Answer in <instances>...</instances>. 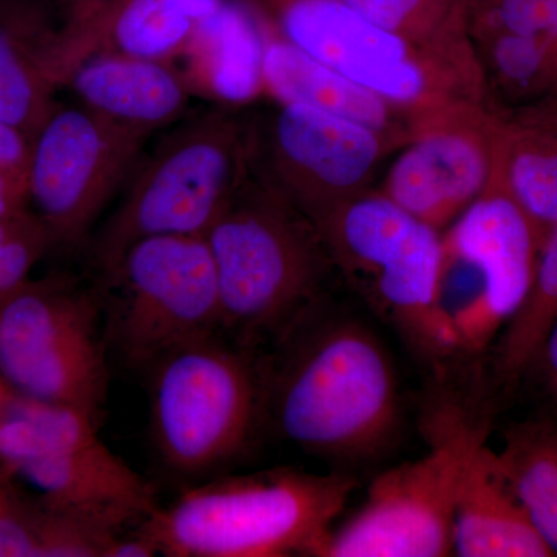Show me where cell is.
<instances>
[{
  "instance_id": "obj_7",
  "label": "cell",
  "mask_w": 557,
  "mask_h": 557,
  "mask_svg": "<svg viewBox=\"0 0 557 557\" xmlns=\"http://www.w3.org/2000/svg\"><path fill=\"white\" fill-rule=\"evenodd\" d=\"M0 465L47 507L119 533L159 507L148 480L98 437V421L70 406L13 395L0 420Z\"/></svg>"
},
{
  "instance_id": "obj_18",
  "label": "cell",
  "mask_w": 557,
  "mask_h": 557,
  "mask_svg": "<svg viewBox=\"0 0 557 557\" xmlns=\"http://www.w3.org/2000/svg\"><path fill=\"white\" fill-rule=\"evenodd\" d=\"M64 89L102 119L148 138L193 112L194 94L174 62L102 51L81 62Z\"/></svg>"
},
{
  "instance_id": "obj_3",
  "label": "cell",
  "mask_w": 557,
  "mask_h": 557,
  "mask_svg": "<svg viewBox=\"0 0 557 557\" xmlns=\"http://www.w3.org/2000/svg\"><path fill=\"white\" fill-rule=\"evenodd\" d=\"M357 480L293 468L208 480L157 507L138 533L168 557L318 556Z\"/></svg>"
},
{
  "instance_id": "obj_4",
  "label": "cell",
  "mask_w": 557,
  "mask_h": 557,
  "mask_svg": "<svg viewBox=\"0 0 557 557\" xmlns=\"http://www.w3.org/2000/svg\"><path fill=\"white\" fill-rule=\"evenodd\" d=\"M248 115L247 108L218 104L193 110L145 150L89 239L102 278L139 240L207 234L251 168L255 116Z\"/></svg>"
},
{
  "instance_id": "obj_9",
  "label": "cell",
  "mask_w": 557,
  "mask_h": 557,
  "mask_svg": "<svg viewBox=\"0 0 557 557\" xmlns=\"http://www.w3.org/2000/svg\"><path fill=\"white\" fill-rule=\"evenodd\" d=\"M274 35L375 91L413 121L485 94L448 65L376 27L346 0H242Z\"/></svg>"
},
{
  "instance_id": "obj_22",
  "label": "cell",
  "mask_w": 557,
  "mask_h": 557,
  "mask_svg": "<svg viewBox=\"0 0 557 557\" xmlns=\"http://www.w3.org/2000/svg\"><path fill=\"white\" fill-rule=\"evenodd\" d=\"M225 0H98L94 54L102 51L175 62ZM91 54V57H94Z\"/></svg>"
},
{
  "instance_id": "obj_24",
  "label": "cell",
  "mask_w": 557,
  "mask_h": 557,
  "mask_svg": "<svg viewBox=\"0 0 557 557\" xmlns=\"http://www.w3.org/2000/svg\"><path fill=\"white\" fill-rule=\"evenodd\" d=\"M474 44L487 108L497 112L557 108L556 36L496 35Z\"/></svg>"
},
{
  "instance_id": "obj_21",
  "label": "cell",
  "mask_w": 557,
  "mask_h": 557,
  "mask_svg": "<svg viewBox=\"0 0 557 557\" xmlns=\"http://www.w3.org/2000/svg\"><path fill=\"white\" fill-rule=\"evenodd\" d=\"M493 112L491 182L525 212L542 247L557 223V108Z\"/></svg>"
},
{
  "instance_id": "obj_27",
  "label": "cell",
  "mask_w": 557,
  "mask_h": 557,
  "mask_svg": "<svg viewBox=\"0 0 557 557\" xmlns=\"http://www.w3.org/2000/svg\"><path fill=\"white\" fill-rule=\"evenodd\" d=\"M472 39L496 35L556 36L557 0H478L471 5Z\"/></svg>"
},
{
  "instance_id": "obj_33",
  "label": "cell",
  "mask_w": 557,
  "mask_h": 557,
  "mask_svg": "<svg viewBox=\"0 0 557 557\" xmlns=\"http://www.w3.org/2000/svg\"><path fill=\"white\" fill-rule=\"evenodd\" d=\"M469 5H472V3L478 2V0H468Z\"/></svg>"
},
{
  "instance_id": "obj_13",
  "label": "cell",
  "mask_w": 557,
  "mask_h": 557,
  "mask_svg": "<svg viewBox=\"0 0 557 557\" xmlns=\"http://www.w3.org/2000/svg\"><path fill=\"white\" fill-rule=\"evenodd\" d=\"M150 138L79 102H57L30 138L28 208L53 245L89 242L137 168Z\"/></svg>"
},
{
  "instance_id": "obj_26",
  "label": "cell",
  "mask_w": 557,
  "mask_h": 557,
  "mask_svg": "<svg viewBox=\"0 0 557 557\" xmlns=\"http://www.w3.org/2000/svg\"><path fill=\"white\" fill-rule=\"evenodd\" d=\"M556 319L557 223L539 249L525 299L498 338L496 368L504 379H518L534 364Z\"/></svg>"
},
{
  "instance_id": "obj_28",
  "label": "cell",
  "mask_w": 557,
  "mask_h": 557,
  "mask_svg": "<svg viewBox=\"0 0 557 557\" xmlns=\"http://www.w3.org/2000/svg\"><path fill=\"white\" fill-rule=\"evenodd\" d=\"M50 247V234L32 212L0 219V304L30 278L33 267Z\"/></svg>"
},
{
  "instance_id": "obj_15",
  "label": "cell",
  "mask_w": 557,
  "mask_h": 557,
  "mask_svg": "<svg viewBox=\"0 0 557 557\" xmlns=\"http://www.w3.org/2000/svg\"><path fill=\"white\" fill-rule=\"evenodd\" d=\"M493 170L494 112L461 102L413 121L381 193L443 233L482 196Z\"/></svg>"
},
{
  "instance_id": "obj_29",
  "label": "cell",
  "mask_w": 557,
  "mask_h": 557,
  "mask_svg": "<svg viewBox=\"0 0 557 557\" xmlns=\"http://www.w3.org/2000/svg\"><path fill=\"white\" fill-rule=\"evenodd\" d=\"M30 214L25 174L0 164V219Z\"/></svg>"
},
{
  "instance_id": "obj_10",
  "label": "cell",
  "mask_w": 557,
  "mask_h": 557,
  "mask_svg": "<svg viewBox=\"0 0 557 557\" xmlns=\"http://www.w3.org/2000/svg\"><path fill=\"white\" fill-rule=\"evenodd\" d=\"M112 293L106 335L134 366L222 333L214 262L203 236L150 237L132 245L104 277Z\"/></svg>"
},
{
  "instance_id": "obj_23",
  "label": "cell",
  "mask_w": 557,
  "mask_h": 557,
  "mask_svg": "<svg viewBox=\"0 0 557 557\" xmlns=\"http://www.w3.org/2000/svg\"><path fill=\"white\" fill-rule=\"evenodd\" d=\"M366 20L448 65L483 90L468 0H346Z\"/></svg>"
},
{
  "instance_id": "obj_30",
  "label": "cell",
  "mask_w": 557,
  "mask_h": 557,
  "mask_svg": "<svg viewBox=\"0 0 557 557\" xmlns=\"http://www.w3.org/2000/svg\"><path fill=\"white\" fill-rule=\"evenodd\" d=\"M30 139L16 127L0 120V164L22 174H27Z\"/></svg>"
},
{
  "instance_id": "obj_14",
  "label": "cell",
  "mask_w": 557,
  "mask_h": 557,
  "mask_svg": "<svg viewBox=\"0 0 557 557\" xmlns=\"http://www.w3.org/2000/svg\"><path fill=\"white\" fill-rule=\"evenodd\" d=\"M397 143L357 121L302 104L255 116V160L267 177L317 222L370 190Z\"/></svg>"
},
{
  "instance_id": "obj_6",
  "label": "cell",
  "mask_w": 557,
  "mask_h": 557,
  "mask_svg": "<svg viewBox=\"0 0 557 557\" xmlns=\"http://www.w3.org/2000/svg\"><path fill=\"white\" fill-rule=\"evenodd\" d=\"M150 372L153 445L171 471L201 478L248 448L265 417L267 372L247 346L219 333L172 350Z\"/></svg>"
},
{
  "instance_id": "obj_5",
  "label": "cell",
  "mask_w": 557,
  "mask_h": 557,
  "mask_svg": "<svg viewBox=\"0 0 557 557\" xmlns=\"http://www.w3.org/2000/svg\"><path fill=\"white\" fill-rule=\"evenodd\" d=\"M335 270L418 357L458 354L442 307L443 234L381 190H366L317 220Z\"/></svg>"
},
{
  "instance_id": "obj_12",
  "label": "cell",
  "mask_w": 557,
  "mask_h": 557,
  "mask_svg": "<svg viewBox=\"0 0 557 557\" xmlns=\"http://www.w3.org/2000/svg\"><path fill=\"white\" fill-rule=\"evenodd\" d=\"M456 408L434 413L429 450L373 480L368 497L318 557H443L454 555V527L465 426Z\"/></svg>"
},
{
  "instance_id": "obj_16",
  "label": "cell",
  "mask_w": 557,
  "mask_h": 557,
  "mask_svg": "<svg viewBox=\"0 0 557 557\" xmlns=\"http://www.w3.org/2000/svg\"><path fill=\"white\" fill-rule=\"evenodd\" d=\"M84 0H0V120L28 139L86 60Z\"/></svg>"
},
{
  "instance_id": "obj_20",
  "label": "cell",
  "mask_w": 557,
  "mask_h": 557,
  "mask_svg": "<svg viewBox=\"0 0 557 557\" xmlns=\"http://www.w3.org/2000/svg\"><path fill=\"white\" fill-rule=\"evenodd\" d=\"M263 84L265 94L281 104L309 106L357 121L386 135L397 143L399 149L412 135L413 120L409 113L285 42L269 27L263 57Z\"/></svg>"
},
{
  "instance_id": "obj_31",
  "label": "cell",
  "mask_w": 557,
  "mask_h": 557,
  "mask_svg": "<svg viewBox=\"0 0 557 557\" xmlns=\"http://www.w3.org/2000/svg\"><path fill=\"white\" fill-rule=\"evenodd\" d=\"M536 362L541 366L548 394L557 401V319L539 350L534 364Z\"/></svg>"
},
{
  "instance_id": "obj_25",
  "label": "cell",
  "mask_w": 557,
  "mask_h": 557,
  "mask_svg": "<svg viewBox=\"0 0 557 557\" xmlns=\"http://www.w3.org/2000/svg\"><path fill=\"white\" fill-rule=\"evenodd\" d=\"M498 457L528 518L557 556V428L547 421L520 424Z\"/></svg>"
},
{
  "instance_id": "obj_11",
  "label": "cell",
  "mask_w": 557,
  "mask_h": 557,
  "mask_svg": "<svg viewBox=\"0 0 557 557\" xmlns=\"http://www.w3.org/2000/svg\"><path fill=\"white\" fill-rule=\"evenodd\" d=\"M442 234L440 307L458 354H479L500 336L525 299L541 240L496 182Z\"/></svg>"
},
{
  "instance_id": "obj_8",
  "label": "cell",
  "mask_w": 557,
  "mask_h": 557,
  "mask_svg": "<svg viewBox=\"0 0 557 557\" xmlns=\"http://www.w3.org/2000/svg\"><path fill=\"white\" fill-rule=\"evenodd\" d=\"M100 302L67 278H28L0 304V376L14 395L100 420L109 373Z\"/></svg>"
},
{
  "instance_id": "obj_32",
  "label": "cell",
  "mask_w": 557,
  "mask_h": 557,
  "mask_svg": "<svg viewBox=\"0 0 557 557\" xmlns=\"http://www.w3.org/2000/svg\"><path fill=\"white\" fill-rule=\"evenodd\" d=\"M13 395L11 388L7 386L5 381L0 376V420H2L3 413H5L7 408H9Z\"/></svg>"
},
{
  "instance_id": "obj_2",
  "label": "cell",
  "mask_w": 557,
  "mask_h": 557,
  "mask_svg": "<svg viewBox=\"0 0 557 557\" xmlns=\"http://www.w3.org/2000/svg\"><path fill=\"white\" fill-rule=\"evenodd\" d=\"M218 276L222 332L248 346L282 336L321 302L335 270L314 220L251 168L205 234Z\"/></svg>"
},
{
  "instance_id": "obj_19",
  "label": "cell",
  "mask_w": 557,
  "mask_h": 557,
  "mask_svg": "<svg viewBox=\"0 0 557 557\" xmlns=\"http://www.w3.org/2000/svg\"><path fill=\"white\" fill-rule=\"evenodd\" d=\"M265 44L267 27L258 14L242 0H225L190 39L180 70L194 97L248 108L265 94Z\"/></svg>"
},
{
  "instance_id": "obj_17",
  "label": "cell",
  "mask_w": 557,
  "mask_h": 557,
  "mask_svg": "<svg viewBox=\"0 0 557 557\" xmlns=\"http://www.w3.org/2000/svg\"><path fill=\"white\" fill-rule=\"evenodd\" d=\"M454 555L461 557H552L487 445L485 426L467 421L454 527Z\"/></svg>"
},
{
  "instance_id": "obj_1",
  "label": "cell",
  "mask_w": 557,
  "mask_h": 557,
  "mask_svg": "<svg viewBox=\"0 0 557 557\" xmlns=\"http://www.w3.org/2000/svg\"><path fill=\"white\" fill-rule=\"evenodd\" d=\"M319 304L282 335L284 351L267 372L265 417L309 456L373 460L401 428L394 359L366 322L322 313Z\"/></svg>"
}]
</instances>
